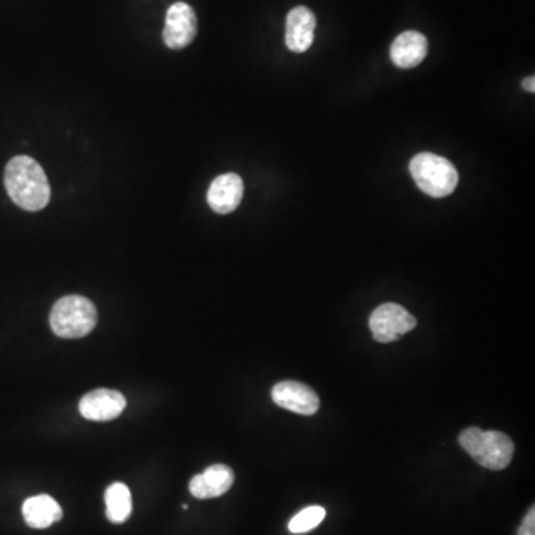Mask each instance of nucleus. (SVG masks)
<instances>
[{"label": "nucleus", "instance_id": "nucleus-1", "mask_svg": "<svg viewBox=\"0 0 535 535\" xmlns=\"http://www.w3.org/2000/svg\"><path fill=\"white\" fill-rule=\"evenodd\" d=\"M5 188L14 204L27 212H39L50 203L47 174L38 161L26 155H18L6 165Z\"/></svg>", "mask_w": 535, "mask_h": 535}, {"label": "nucleus", "instance_id": "nucleus-5", "mask_svg": "<svg viewBox=\"0 0 535 535\" xmlns=\"http://www.w3.org/2000/svg\"><path fill=\"white\" fill-rule=\"evenodd\" d=\"M417 326V319L397 304H384L376 308L369 320L375 341L390 344Z\"/></svg>", "mask_w": 535, "mask_h": 535}, {"label": "nucleus", "instance_id": "nucleus-8", "mask_svg": "<svg viewBox=\"0 0 535 535\" xmlns=\"http://www.w3.org/2000/svg\"><path fill=\"white\" fill-rule=\"evenodd\" d=\"M127 400L119 391L100 390L85 394L79 402V412L85 420L110 421L118 418L124 412Z\"/></svg>", "mask_w": 535, "mask_h": 535}, {"label": "nucleus", "instance_id": "nucleus-6", "mask_svg": "<svg viewBox=\"0 0 535 535\" xmlns=\"http://www.w3.org/2000/svg\"><path fill=\"white\" fill-rule=\"evenodd\" d=\"M198 23L194 8L185 2H176L168 8L165 17V45L171 50H183L192 44L197 36Z\"/></svg>", "mask_w": 535, "mask_h": 535}, {"label": "nucleus", "instance_id": "nucleus-14", "mask_svg": "<svg viewBox=\"0 0 535 535\" xmlns=\"http://www.w3.org/2000/svg\"><path fill=\"white\" fill-rule=\"evenodd\" d=\"M107 519L113 524H124L133 510L131 492L125 483L116 482L107 488L105 494Z\"/></svg>", "mask_w": 535, "mask_h": 535}, {"label": "nucleus", "instance_id": "nucleus-4", "mask_svg": "<svg viewBox=\"0 0 535 535\" xmlns=\"http://www.w3.org/2000/svg\"><path fill=\"white\" fill-rule=\"evenodd\" d=\"M409 171L418 188L428 197L445 198L457 189L460 176L451 161L430 152L415 155Z\"/></svg>", "mask_w": 535, "mask_h": 535}, {"label": "nucleus", "instance_id": "nucleus-7", "mask_svg": "<svg viewBox=\"0 0 535 535\" xmlns=\"http://www.w3.org/2000/svg\"><path fill=\"white\" fill-rule=\"evenodd\" d=\"M271 396L275 405L305 417L316 414L320 408L316 391L298 381L278 382L272 388Z\"/></svg>", "mask_w": 535, "mask_h": 535}, {"label": "nucleus", "instance_id": "nucleus-13", "mask_svg": "<svg viewBox=\"0 0 535 535\" xmlns=\"http://www.w3.org/2000/svg\"><path fill=\"white\" fill-rule=\"evenodd\" d=\"M23 516L30 528L45 530L63 518V510L53 497L42 494L24 501Z\"/></svg>", "mask_w": 535, "mask_h": 535}, {"label": "nucleus", "instance_id": "nucleus-10", "mask_svg": "<svg viewBox=\"0 0 535 535\" xmlns=\"http://www.w3.org/2000/svg\"><path fill=\"white\" fill-rule=\"evenodd\" d=\"M244 195V183L238 174L226 173L216 177L207 192L213 212L228 214L237 210Z\"/></svg>", "mask_w": 535, "mask_h": 535}, {"label": "nucleus", "instance_id": "nucleus-12", "mask_svg": "<svg viewBox=\"0 0 535 535\" xmlns=\"http://www.w3.org/2000/svg\"><path fill=\"white\" fill-rule=\"evenodd\" d=\"M234 472L225 464H213L206 472L194 476L189 482V491L198 500L220 497L231 489Z\"/></svg>", "mask_w": 535, "mask_h": 535}, {"label": "nucleus", "instance_id": "nucleus-11", "mask_svg": "<svg viewBox=\"0 0 535 535\" xmlns=\"http://www.w3.org/2000/svg\"><path fill=\"white\" fill-rule=\"evenodd\" d=\"M428 53V41L423 33L408 30L394 39L390 48L391 61L400 69H414L423 63Z\"/></svg>", "mask_w": 535, "mask_h": 535}, {"label": "nucleus", "instance_id": "nucleus-16", "mask_svg": "<svg viewBox=\"0 0 535 535\" xmlns=\"http://www.w3.org/2000/svg\"><path fill=\"white\" fill-rule=\"evenodd\" d=\"M518 535H535V509L531 507L530 512L525 516Z\"/></svg>", "mask_w": 535, "mask_h": 535}, {"label": "nucleus", "instance_id": "nucleus-9", "mask_svg": "<svg viewBox=\"0 0 535 535\" xmlns=\"http://www.w3.org/2000/svg\"><path fill=\"white\" fill-rule=\"evenodd\" d=\"M317 18L307 6H296L287 14L286 45L292 53L310 50L316 36Z\"/></svg>", "mask_w": 535, "mask_h": 535}, {"label": "nucleus", "instance_id": "nucleus-2", "mask_svg": "<svg viewBox=\"0 0 535 535\" xmlns=\"http://www.w3.org/2000/svg\"><path fill=\"white\" fill-rule=\"evenodd\" d=\"M460 445L479 466L489 470L506 469L515 454V445L507 434L479 427L466 428L460 434Z\"/></svg>", "mask_w": 535, "mask_h": 535}, {"label": "nucleus", "instance_id": "nucleus-17", "mask_svg": "<svg viewBox=\"0 0 535 535\" xmlns=\"http://www.w3.org/2000/svg\"><path fill=\"white\" fill-rule=\"evenodd\" d=\"M522 87H524L525 90L530 91V93H535L534 76H530V78L524 79V82H522Z\"/></svg>", "mask_w": 535, "mask_h": 535}, {"label": "nucleus", "instance_id": "nucleus-15", "mask_svg": "<svg viewBox=\"0 0 535 535\" xmlns=\"http://www.w3.org/2000/svg\"><path fill=\"white\" fill-rule=\"evenodd\" d=\"M326 518V510L320 506H311L301 510L292 521L289 522V531L292 534H304L319 527Z\"/></svg>", "mask_w": 535, "mask_h": 535}, {"label": "nucleus", "instance_id": "nucleus-3", "mask_svg": "<svg viewBox=\"0 0 535 535\" xmlns=\"http://www.w3.org/2000/svg\"><path fill=\"white\" fill-rule=\"evenodd\" d=\"M97 319L99 314L93 302L79 295L58 299L50 314L51 329L64 339L84 338L93 332Z\"/></svg>", "mask_w": 535, "mask_h": 535}]
</instances>
